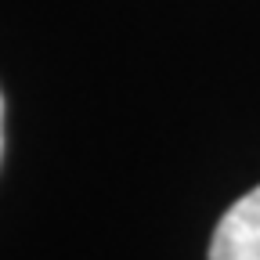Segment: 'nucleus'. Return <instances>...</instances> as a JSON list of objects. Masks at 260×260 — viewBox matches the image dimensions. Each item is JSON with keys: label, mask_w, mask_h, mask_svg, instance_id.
Masks as SVG:
<instances>
[{"label": "nucleus", "mask_w": 260, "mask_h": 260, "mask_svg": "<svg viewBox=\"0 0 260 260\" xmlns=\"http://www.w3.org/2000/svg\"><path fill=\"white\" fill-rule=\"evenodd\" d=\"M0 155H4V98H0Z\"/></svg>", "instance_id": "nucleus-2"}, {"label": "nucleus", "mask_w": 260, "mask_h": 260, "mask_svg": "<svg viewBox=\"0 0 260 260\" xmlns=\"http://www.w3.org/2000/svg\"><path fill=\"white\" fill-rule=\"evenodd\" d=\"M210 260H260V184L232 203L217 220Z\"/></svg>", "instance_id": "nucleus-1"}]
</instances>
